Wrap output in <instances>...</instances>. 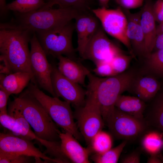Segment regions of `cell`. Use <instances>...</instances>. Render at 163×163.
Returning a JSON list of instances; mask_svg holds the SVG:
<instances>
[{"label": "cell", "mask_w": 163, "mask_h": 163, "mask_svg": "<svg viewBox=\"0 0 163 163\" xmlns=\"http://www.w3.org/2000/svg\"><path fill=\"white\" fill-rule=\"evenodd\" d=\"M135 77L134 73L130 72L103 78L91 72L88 75L87 89L96 97L105 125L113 111L118 97L130 88L134 83Z\"/></svg>", "instance_id": "cell-1"}, {"label": "cell", "mask_w": 163, "mask_h": 163, "mask_svg": "<svg viewBox=\"0 0 163 163\" xmlns=\"http://www.w3.org/2000/svg\"><path fill=\"white\" fill-rule=\"evenodd\" d=\"M83 11L72 8H52L40 9L26 13H18L16 19L10 23H3L5 28H16L39 33L65 24Z\"/></svg>", "instance_id": "cell-2"}, {"label": "cell", "mask_w": 163, "mask_h": 163, "mask_svg": "<svg viewBox=\"0 0 163 163\" xmlns=\"http://www.w3.org/2000/svg\"><path fill=\"white\" fill-rule=\"evenodd\" d=\"M14 100L37 137L50 141H60L58 126L36 99L26 90Z\"/></svg>", "instance_id": "cell-3"}, {"label": "cell", "mask_w": 163, "mask_h": 163, "mask_svg": "<svg viewBox=\"0 0 163 163\" xmlns=\"http://www.w3.org/2000/svg\"><path fill=\"white\" fill-rule=\"evenodd\" d=\"M32 33L16 28H3L0 30V52L9 62L13 72L32 73L28 43Z\"/></svg>", "instance_id": "cell-4"}, {"label": "cell", "mask_w": 163, "mask_h": 163, "mask_svg": "<svg viewBox=\"0 0 163 163\" xmlns=\"http://www.w3.org/2000/svg\"><path fill=\"white\" fill-rule=\"evenodd\" d=\"M30 81L26 90L41 103L58 126L72 134L78 140H82L83 138L74 121L70 104L46 94L39 89L35 79Z\"/></svg>", "instance_id": "cell-5"}, {"label": "cell", "mask_w": 163, "mask_h": 163, "mask_svg": "<svg viewBox=\"0 0 163 163\" xmlns=\"http://www.w3.org/2000/svg\"><path fill=\"white\" fill-rule=\"evenodd\" d=\"M75 24L70 21L53 29L37 33L38 39L47 55L65 56L74 59L72 37Z\"/></svg>", "instance_id": "cell-6"}, {"label": "cell", "mask_w": 163, "mask_h": 163, "mask_svg": "<svg viewBox=\"0 0 163 163\" xmlns=\"http://www.w3.org/2000/svg\"><path fill=\"white\" fill-rule=\"evenodd\" d=\"M84 105L75 108L73 113L80 133L88 145L92 138L105 125L100 107L94 94L86 90Z\"/></svg>", "instance_id": "cell-7"}, {"label": "cell", "mask_w": 163, "mask_h": 163, "mask_svg": "<svg viewBox=\"0 0 163 163\" xmlns=\"http://www.w3.org/2000/svg\"><path fill=\"white\" fill-rule=\"evenodd\" d=\"M106 125L113 137L127 141L141 137L151 128L145 119L136 118L115 107Z\"/></svg>", "instance_id": "cell-8"}, {"label": "cell", "mask_w": 163, "mask_h": 163, "mask_svg": "<svg viewBox=\"0 0 163 163\" xmlns=\"http://www.w3.org/2000/svg\"><path fill=\"white\" fill-rule=\"evenodd\" d=\"M92 13L99 21L105 32L118 40L135 56L127 36V19L120 6L116 9L101 7L93 9Z\"/></svg>", "instance_id": "cell-9"}, {"label": "cell", "mask_w": 163, "mask_h": 163, "mask_svg": "<svg viewBox=\"0 0 163 163\" xmlns=\"http://www.w3.org/2000/svg\"><path fill=\"white\" fill-rule=\"evenodd\" d=\"M30 42V65L34 78L41 88L48 92L53 96L57 97L51 82L52 65L48 61L46 55L35 33Z\"/></svg>", "instance_id": "cell-10"}, {"label": "cell", "mask_w": 163, "mask_h": 163, "mask_svg": "<svg viewBox=\"0 0 163 163\" xmlns=\"http://www.w3.org/2000/svg\"><path fill=\"white\" fill-rule=\"evenodd\" d=\"M122 50L107 37L100 26L87 43L81 57L90 60L95 65L102 62L111 63Z\"/></svg>", "instance_id": "cell-11"}, {"label": "cell", "mask_w": 163, "mask_h": 163, "mask_svg": "<svg viewBox=\"0 0 163 163\" xmlns=\"http://www.w3.org/2000/svg\"><path fill=\"white\" fill-rule=\"evenodd\" d=\"M51 80L53 90L57 97H61L75 108L84 105L86 90H84L80 85L65 77L59 72L57 67L53 65Z\"/></svg>", "instance_id": "cell-12"}, {"label": "cell", "mask_w": 163, "mask_h": 163, "mask_svg": "<svg viewBox=\"0 0 163 163\" xmlns=\"http://www.w3.org/2000/svg\"><path fill=\"white\" fill-rule=\"evenodd\" d=\"M0 152L24 155L46 162L60 163L43 153L36 147L31 140L15 136L11 132L0 133Z\"/></svg>", "instance_id": "cell-13"}, {"label": "cell", "mask_w": 163, "mask_h": 163, "mask_svg": "<svg viewBox=\"0 0 163 163\" xmlns=\"http://www.w3.org/2000/svg\"><path fill=\"white\" fill-rule=\"evenodd\" d=\"M122 8L127 18V36L134 54L135 56L136 54L145 58L147 53L144 36L140 24L141 10L132 13L129 10Z\"/></svg>", "instance_id": "cell-14"}, {"label": "cell", "mask_w": 163, "mask_h": 163, "mask_svg": "<svg viewBox=\"0 0 163 163\" xmlns=\"http://www.w3.org/2000/svg\"><path fill=\"white\" fill-rule=\"evenodd\" d=\"M60 148L62 152L70 162L75 163H89L91 154L89 148L82 147L71 133L60 132Z\"/></svg>", "instance_id": "cell-15"}, {"label": "cell", "mask_w": 163, "mask_h": 163, "mask_svg": "<svg viewBox=\"0 0 163 163\" xmlns=\"http://www.w3.org/2000/svg\"><path fill=\"white\" fill-rule=\"evenodd\" d=\"M153 2L152 0H145L140 9V24L144 36L147 56L152 52L157 36L156 21L152 11Z\"/></svg>", "instance_id": "cell-16"}, {"label": "cell", "mask_w": 163, "mask_h": 163, "mask_svg": "<svg viewBox=\"0 0 163 163\" xmlns=\"http://www.w3.org/2000/svg\"><path fill=\"white\" fill-rule=\"evenodd\" d=\"M57 58V68L59 72L68 79L84 85L86 77L91 72L82 65L74 59L61 55Z\"/></svg>", "instance_id": "cell-17"}, {"label": "cell", "mask_w": 163, "mask_h": 163, "mask_svg": "<svg viewBox=\"0 0 163 163\" xmlns=\"http://www.w3.org/2000/svg\"><path fill=\"white\" fill-rule=\"evenodd\" d=\"M151 101L149 107L145 110L144 119L151 128L163 133V88Z\"/></svg>", "instance_id": "cell-18"}, {"label": "cell", "mask_w": 163, "mask_h": 163, "mask_svg": "<svg viewBox=\"0 0 163 163\" xmlns=\"http://www.w3.org/2000/svg\"><path fill=\"white\" fill-rule=\"evenodd\" d=\"M34 78L33 73L17 72L8 75L0 73V85L11 94L21 92Z\"/></svg>", "instance_id": "cell-19"}, {"label": "cell", "mask_w": 163, "mask_h": 163, "mask_svg": "<svg viewBox=\"0 0 163 163\" xmlns=\"http://www.w3.org/2000/svg\"><path fill=\"white\" fill-rule=\"evenodd\" d=\"M115 107L136 118L144 119V114L146 105L145 102L139 97L121 94L117 100Z\"/></svg>", "instance_id": "cell-20"}, {"label": "cell", "mask_w": 163, "mask_h": 163, "mask_svg": "<svg viewBox=\"0 0 163 163\" xmlns=\"http://www.w3.org/2000/svg\"><path fill=\"white\" fill-rule=\"evenodd\" d=\"M135 91L144 102L151 101L161 88L159 82L154 77H142L135 83Z\"/></svg>", "instance_id": "cell-21"}, {"label": "cell", "mask_w": 163, "mask_h": 163, "mask_svg": "<svg viewBox=\"0 0 163 163\" xmlns=\"http://www.w3.org/2000/svg\"><path fill=\"white\" fill-rule=\"evenodd\" d=\"M157 130L149 129L141 137L142 148L150 155H158L163 149V133Z\"/></svg>", "instance_id": "cell-22"}, {"label": "cell", "mask_w": 163, "mask_h": 163, "mask_svg": "<svg viewBox=\"0 0 163 163\" xmlns=\"http://www.w3.org/2000/svg\"><path fill=\"white\" fill-rule=\"evenodd\" d=\"M8 113L15 119L21 130V137L31 141L36 139L39 142L41 139L37 137L31 129L30 125L23 115L14 100L9 102Z\"/></svg>", "instance_id": "cell-23"}, {"label": "cell", "mask_w": 163, "mask_h": 163, "mask_svg": "<svg viewBox=\"0 0 163 163\" xmlns=\"http://www.w3.org/2000/svg\"><path fill=\"white\" fill-rule=\"evenodd\" d=\"M93 16V15L88 11H85L80 14L75 19V28L78 37L77 50L81 57L83 55L85 49V38L87 27Z\"/></svg>", "instance_id": "cell-24"}, {"label": "cell", "mask_w": 163, "mask_h": 163, "mask_svg": "<svg viewBox=\"0 0 163 163\" xmlns=\"http://www.w3.org/2000/svg\"><path fill=\"white\" fill-rule=\"evenodd\" d=\"M112 136L110 133L101 130L92 139L88 147L91 153H102L111 148L113 143Z\"/></svg>", "instance_id": "cell-25"}, {"label": "cell", "mask_w": 163, "mask_h": 163, "mask_svg": "<svg viewBox=\"0 0 163 163\" xmlns=\"http://www.w3.org/2000/svg\"><path fill=\"white\" fill-rule=\"evenodd\" d=\"M44 0H15L7 4V10L26 13L40 9L46 4Z\"/></svg>", "instance_id": "cell-26"}, {"label": "cell", "mask_w": 163, "mask_h": 163, "mask_svg": "<svg viewBox=\"0 0 163 163\" xmlns=\"http://www.w3.org/2000/svg\"><path fill=\"white\" fill-rule=\"evenodd\" d=\"M127 141L124 140L120 144L102 153H94L91 157V160L95 163H116Z\"/></svg>", "instance_id": "cell-27"}, {"label": "cell", "mask_w": 163, "mask_h": 163, "mask_svg": "<svg viewBox=\"0 0 163 163\" xmlns=\"http://www.w3.org/2000/svg\"><path fill=\"white\" fill-rule=\"evenodd\" d=\"M145 58L146 66L150 72L163 78V48L152 52Z\"/></svg>", "instance_id": "cell-28"}, {"label": "cell", "mask_w": 163, "mask_h": 163, "mask_svg": "<svg viewBox=\"0 0 163 163\" xmlns=\"http://www.w3.org/2000/svg\"><path fill=\"white\" fill-rule=\"evenodd\" d=\"M89 0H49L40 9L52 8L57 5L59 8H73L82 11H87Z\"/></svg>", "instance_id": "cell-29"}, {"label": "cell", "mask_w": 163, "mask_h": 163, "mask_svg": "<svg viewBox=\"0 0 163 163\" xmlns=\"http://www.w3.org/2000/svg\"><path fill=\"white\" fill-rule=\"evenodd\" d=\"M0 123L1 125L8 129L14 135L21 137V130L15 119L8 113L0 112Z\"/></svg>", "instance_id": "cell-30"}, {"label": "cell", "mask_w": 163, "mask_h": 163, "mask_svg": "<svg viewBox=\"0 0 163 163\" xmlns=\"http://www.w3.org/2000/svg\"><path fill=\"white\" fill-rule=\"evenodd\" d=\"M133 57L131 55H128L123 52L117 55L110 63L116 74L117 75L124 72Z\"/></svg>", "instance_id": "cell-31"}, {"label": "cell", "mask_w": 163, "mask_h": 163, "mask_svg": "<svg viewBox=\"0 0 163 163\" xmlns=\"http://www.w3.org/2000/svg\"><path fill=\"white\" fill-rule=\"evenodd\" d=\"M32 157L24 155L0 152V163H26L31 161Z\"/></svg>", "instance_id": "cell-32"}, {"label": "cell", "mask_w": 163, "mask_h": 163, "mask_svg": "<svg viewBox=\"0 0 163 163\" xmlns=\"http://www.w3.org/2000/svg\"><path fill=\"white\" fill-rule=\"evenodd\" d=\"M95 65L93 71L98 76L106 77L116 75L110 63L102 62Z\"/></svg>", "instance_id": "cell-33"}, {"label": "cell", "mask_w": 163, "mask_h": 163, "mask_svg": "<svg viewBox=\"0 0 163 163\" xmlns=\"http://www.w3.org/2000/svg\"><path fill=\"white\" fill-rule=\"evenodd\" d=\"M145 0H115L122 8L127 10L136 9L142 7Z\"/></svg>", "instance_id": "cell-34"}, {"label": "cell", "mask_w": 163, "mask_h": 163, "mask_svg": "<svg viewBox=\"0 0 163 163\" xmlns=\"http://www.w3.org/2000/svg\"><path fill=\"white\" fill-rule=\"evenodd\" d=\"M152 11L156 22H163V0H156L153 2Z\"/></svg>", "instance_id": "cell-35"}, {"label": "cell", "mask_w": 163, "mask_h": 163, "mask_svg": "<svg viewBox=\"0 0 163 163\" xmlns=\"http://www.w3.org/2000/svg\"><path fill=\"white\" fill-rule=\"evenodd\" d=\"M11 94L0 85V112L8 113L7 105L8 98Z\"/></svg>", "instance_id": "cell-36"}, {"label": "cell", "mask_w": 163, "mask_h": 163, "mask_svg": "<svg viewBox=\"0 0 163 163\" xmlns=\"http://www.w3.org/2000/svg\"><path fill=\"white\" fill-rule=\"evenodd\" d=\"M140 155L139 151H134L122 157L120 162L122 163H139L140 161Z\"/></svg>", "instance_id": "cell-37"}, {"label": "cell", "mask_w": 163, "mask_h": 163, "mask_svg": "<svg viewBox=\"0 0 163 163\" xmlns=\"http://www.w3.org/2000/svg\"><path fill=\"white\" fill-rule=\"evenodd\" d=\"M0 73L8 75L13 73L10 65L7 59L4 56H0Z\"/></svg>", "instance_id": "cell-38"}, {"label": "cell", "mask_w": 163, "mask_h": 163, "mask_svg": "<svg viewBox=\"0 0 163 163\" xmlns=\"http://www.w3.org/2000/svg\"><path fill=\"white\" fill-rule=\"evenodd\" d=\"M163 48V34L157 36L152 52Z\"/></svg>", "instance_id": "cell-39"}, {"label": "cell", "mask_w": 163, "mask_h": 163, "mask_svg": "<svg viewBox=\"0 0 163 163\" xmlns=\"http://www.w3.org/2000/svg\"><path fill=\"white\" fill-rule=\"evenodd\" d=\"M147 163H161L162 161L158 155H151L148 159Z\"/></svg>", "instance_id": "cell-40"}, {"label": "cell", "mask_w": 163, "mask_h": 163, "mask_svg": "<svg viewBox=\"0 0 163 163\" xmlns=\"http://www.w3.org/2000/svg\"><path fill=\"white\" fill-rule=\"evenodd\" d=\"M6 0H0V10L1 14L5 13L8 10L6 9Z\"/></svg>", "instance_id": "cell-41"}, {"label": "cell", "mask_w": 163, "mask_h": 163, "mask_svg": "<svg viewBox=\"0 0 163 163\" xmlns=\"http://www.w3.org/2000/svg\"><path fill=\"white\" fill-rule=\"evenodd\" d=\"M157 35L163 34V22L156 27Z\"/></svg>", "instance_id": "cell-42"}, {"label": "cell", "mask_w": 163, "mask_h": 163, "mask_svg": "<svg viewBox=\"0 0 163 163\" xmlns=\"http://www.w3.org/2000/svg\"><path fill=\"white\" fill-rule=\"evenodd\" d=\"M101 7L107 8L110 0H98Z\"/></svg>", "instance_id": "cell-43"}]
</instances>
